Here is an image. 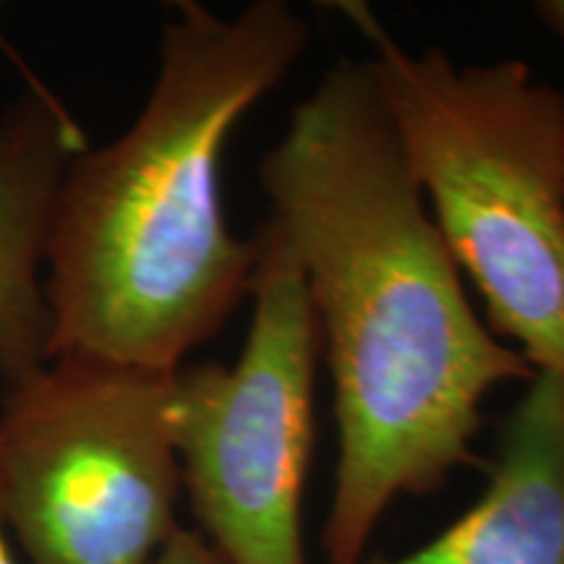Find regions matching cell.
<instances>
[{"mask_svg": "<svg viewBox=\"0 0 564 564\" xmlns=\"http://www.w3.org/2000/svg\"><path fill=\"white\" fill-rule=\"evenodd\" d=\"M259 183L306 280L333 373L324 554L361 564L394 499L434 494L474 463L486 394L535 371L470 306L369 61H340L295 105Z\"/></svg>", "mask_w": 564, "mask_h": 564, "instance_id": "obj_1", "label": "cell"}, {"mask_svg": "<svg viewBox=\"0 0 564 564\" xmlns=\"http://www.w3.org/2000/svg\"><path fill=\"white\" fill-rule=\"evenodd\" d=\"M306 45V19L285 0L232 19L175 3L144 110L112 144L76 154L61 181L42 282L47 358L175 371L220 333L257 267V238L225 225L223 147Z\"/></svg>", "mask_w": 564, "mask_h": 564, "instance_id": "obj_2", "label": "cell"}, {"mask_svg": "<svg viewBox=\"0 0 564 564\" xmlns=\"http://www.w3.org/2000/svg\"><path fill=\"white\" fill-rule=\"evenodd\" d=\"M373 55L398 144L489 329L533 371L564 373V95L523 61L411 53L364 3H340Z\"/></svg>", "mask_w": 564, "mask_h": 564, "instance_id": "obj_3", "label": "cell"}, {"mask_svg": "<svg viewBox=\"0 0 564 564\" xmlns=\"http://www.w3.org/2000/svg\"><path fill=\"white\" fill-rule=\"evenodd\" d=\"M175 371L58 356L6 392L0 502L30 564H147L178 528Z\"/></svg>", "mask_w": 564, "mask_h": 564, "instance_id": "obj_4", "label": "cell"}, {"mask_svg": "<svg viewBox=\"0 0 564 564\" xmlns=\"http://www.w3.org/2000/svg\"><path fill=\"white\" fill-rule=\"evenodd\" d=\"M253 238L241 358L175 371L173 442L202 535L225 564H308L301 520L322 337L285 236L267 220Z\"/></svg>", "mask_w": 564, "mask_h": 564, "instance_id": "obj_5", "label": "cell"}, {"mask_svg": "<svg viewBox=\"0 0 564 564\" xmlns=\"http://www.w3.org/2000/svg\"><path fill=\"white\" fill-rule=\"evenodd\" d=\"M82 152V126L45 84L30 79L0 116V373L9 390L51 361L40 267L61 181Z\"/></svg>", "mask_w": 564, "mask_h": 564, "instance_id": "obj_6", "label": "cell"}, {"mask_svg": "<svg viewBox=\"0 0 564 564\" xmlns=\"http://www.w3.org/2000/svg\"><path fill=\"white\" fill-rule=\"evenodd\" d=\"M361 564H564V373L528 382L468 512L411 554Z\"/></svg>", "mask_w": 564, "mask_h": 564, "instance_id": "obj_7", "label": "cell"}, {"mask_svg": "<svg viewBox=\"0 0 564 564\" xmlns=\"http://www.w3.org/2000/svg\"><path fill=\"white\" fill-rule=\"evenodd\" d=\"M147 564H225V560L199 531L178 525Z\"/></svg>", "mask_w": 564, "mask_h": 564, "instance_id": "obj_8", "label": "cell"}, {"mask_svg": "<svg viewBox=\"0 0 564 564\" xmlns=\"http://www.w3.org/2000/svg\"><path fill=\"white\" fill-rule=\"evenodd\" d=\"M535 13L544 21L546 30L564 42V0H541L535 3Z\"/></svg>", "mask_w": 564, "mask_h": 564, "instance_id": "obj_9", "label": "cell"}, {"mask_svg": "<svg viewBox=\"0 0 564 564\" xmlns=\"http://www.w3.org/2000/svg\"><path fill=\"white\" fill-rule=\"evenodd\" d=\"M0 564H19L17 556L11 552L9 535H6V514H3V502H0Z\"/></svg>", "mask_w": 564, "mask_h": 564, "instance_id": "obj_10", "label": "cell"}]
</instances>
